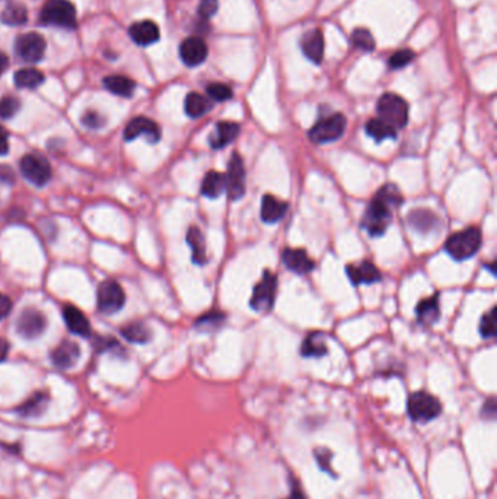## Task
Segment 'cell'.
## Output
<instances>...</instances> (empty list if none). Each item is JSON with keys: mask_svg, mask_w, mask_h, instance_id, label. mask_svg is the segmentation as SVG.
Masks as SVG:
<instances>
[{"mask_svg": "<svg viewBox=\"0 0 497 499\" xmlns=\"http://www.w3.org/2000/svg\"><path fill=\"white\" fill-rule=\"evenodd\" d=\"M17 53L28 63H36L44 57L45 40L36 32L23 34L17 40Z\"/></svg>", "mask_w": 497, "mask_h": 499, "instance_id": "12", "label": "cell"}, {"mask_svg": "<svg viewBox=\"0 0 497 499\" xmlns=\"http://www.w3.org/2000/svg\"><path fill=\"white\" fill-rule=\"evenodd\" d=\"M8 151H9V133L3 126H0V156L6 155Z\"/></svg>", "mask_w": 497, "mask_h": 499, "instance_id": "44", "label": "cell"}, {"mask_svg": "<svg viewBox=\"0 0 497 499\" xmlns=\"http://www.w3.org/2000/svg\"><path fill=\"white\" fill-rule=\"evenodd\" d=\"M366 133L370 136L375 142H382L385 139H394L396 136V130L391 128L388 123L382 121L381 119H372L366 123Z\"/></svg>", "mask_w": 497, "mask_h": 499, "instance_id": "30", "label": "cell"}, {"mask_svg": "<svg viewBox=\"0 0 497 499\" xmlns=\"http://www.w3.org/2000/svg\"><path fill=\"white\" fill-rule=\"evenodd\" d=\"M210 108H212V104H210L209 99L202 94L191 92L185 98V113L191 119L204 116Z\"/></svg>", "mask_w": 497, "mask_h": 499, "instance_id": "29", "label": "cell"}, {"mask_svg": "<svg viewBox=\"0 0 497 499\" xmlns=\"http://www.w3.org/2000/svg\"><path fill=\"white\" fill-rule=\"evenodd\" d=\"M223 321H225V314L219 313V311H212V313H207L206 316L198 318L195 323V327L202 330L218 329Z\"/></svg>", "mask_w": 497, "mask_h": 499, "instance_id": "37", "label": "cell"}, {"mask_svg": "<svg viewBox=\"0 0 497 499\" xmlns=\"http://www.w3.org/2000/svg\"><path fill=\"white\" fill-rule=\"evenodd\" d=\"M223 192H226L225 174L209 171L202 183V194L209 198H218Z\"/></svg>", "mask_w": 497, "mask_h": 499, "instance_id": "24", "label": "cell"}, {"mask_svg": "<svg viewBox=\"0 0 497 499\" xmlns=\"http://www.w3.org/2000/svg\"><path fill=\"white\" fill-rule=\"evenodd\" d=\"M10 309H12V301L6 295L0 294V320L5 318L10 313Z\"/></svg>", "mask_w": 497, "mask_h": 499, "instance_id": "45", "label": "cell"}, {"mask_svg": "<svg viewBox=\"0 0 497 499\" xmlns=\"http://www.w3.org/2000/svg\"><path fill=\"white\" fill-rule=\"evenodd\" d=\"M277 291V276L270 270L263 272V278L255 285L250 307L257 313H267L275 305V298Z\"/></svg>", "mask_w": 497, "mask_h": 499, "instance_id": "7", "label": "cell"}, {"mask_svg": "<svg viewBox=\"0 0 497 499\" xmlns=\"http://www.w3.org/2000/svg\"><path fill=\"white\" fill-rule=\"evenodd\" d=\"M187 243L191 247L193 252V263L195 265H206L207 263V254H206V241L203 232L197 227H191L187 232Z\"/></svg>", "mask_w": 497, "mask_h": 499, "instance_id": "25", "label": "cell"}, {"mask_svg": "<svg viewBox=\"0 0 497 499\" xmlns=\"http://www.w3.org/2000/svg\"><path fill=\"white\" fill-rule=\"evenodd\" d=\"M414 57H416V54L412 52V50H408V48L400 50V52L394 53L390 57L388 65H390L391 69H401V68L412 63V61L414 60Z\"/></svg>", "mask_w": 497, "mask_h": 499, "instance_id": "40", "label": "cell"}, {"mask_svg": "<svg viewBox=\"0 0 497 499\" xmlns=\"http://www.w3.org/2000/svg\"><path fill=\"white\" fill-rule=\"evenodd\" d=\"M21 108L19 99L15 96H5L0 99V119L8 120L14 117Z\"/></svg>", "mask_w": 497, "mask_h": 499, "instance_id": "38", "label": "cell"}, {"mask_svg": "<svg viewBox=\"0 0 497 499\" xmlns=\"http://www.w3.org/2000/svg\"><path fill=\"white\" fill-rule=\"evenodd\" d=\"M19 167L22 176L36 187L45 185L50 179H52V167H50L48 161L41 155H25L19 162Z\"/></svg>", "mask_w": 497, "mask_h": 499, "instance_id": "9", "label": "cell"}, {"mask_svg": "<svg viewBox=\"0 0 497 499\" xmlns=\"http://www.w3.org/2000/svg\"><path fill=\"white\" fill-rule=\"evenodd\" d=\"M218 8H219L218 0H202L200 6H198V15H200L203 19H209L216 14Z\"/></svg>", "mask_w": 497, "mask_h": 499, "instance_id": "41", "label": "cell"}, {"mask_svg": "<svg viewBox=\"0 0 497 499\" xmlns=\"http://www.w3.org/2000/svg\"><path fill=\"white\" fill-rule=\"evenodd\" d=\"M47 394L44 393H35L31 398H28L21 407H19V414L23 416H39L41 415L45 406H47Z\"/></svg>", "mask_w": 497, "mask_h": 499, "instance_id": "34", "label": "cell"}, {"mask_svg": "<svg viewBox=\"0 0 497 499\" xmlns=\"http://www.w3.org/2000/svg\"><path fill=\"white\" fill-rule=\"evenodd\" d=\"M129 34L133 41L139 45H151L159 40V28L152 21H140L133 23Z\"/></svg>", "mask_w": 497, "mask_h": 499, "instance_id": "21", "label": "cell"}, {"mask_svg": "<svg viewBox=\"0 0 497 499\" xmlns=\"http://www.w3.org/2000/svg\"><path fill=\"white\" fill-rule=\"evenodd\" d=\"M417 320L423 326H432L436 323L441 317V308H439V295H433L432 298L423 299L420 301L416 308Z\"/></svg>", "mask_w": 497, "mask_h": 499, "instance_id": "23", "label": "cell"}, {"mask_svg": "<svg viewBox=\"0 0 497 499\" xmlns=\"http://www.w3.org/2000/svg\"><path fill=\"white\" fill-rule=\"evenodd\" d=\"M8 354H9V343L6 339L0 338V363L6 359Z\"/></svg>", "mask_w": 497, "mask_h": 499, "instance_id": "46", "label": "cell"}, {"mask_svg": "<svg viewBox=\"0 0 497 499\" xmlns=\"http://www.w3.org/2000/svg\"><path fill=\"white\" fill-rule=\"evenodd\" d=\"M403 202V194L395 184H385L366 207L362 228L370 236H381L388 230L392 221V210Z\"/></svg>", "mask_w": 497, "mask_h": 499, "instance_id": "1", "label": "cell"}, {"mask_svg": "<svg viewBox=\"0 0 497 499\" xmlns=\"http://www.w3.org/2000/svg\"><path fill=\"white\" fill-rule=\"evenodd\" d=\"M407 410L410 418L414 422L425 423L436 419L441 415L442 405L434 396L426 391H416L408 397Z\"/></svg>", "mask_w": 497, "mask_h": 499, "instance_id": "4", "label": "cell"}, {"mask_svg": "<svg viewBox=\"0 0 497 499\" xmlns=\"http://www.w3.org/2000/svg\"><path fill=\"white\" fill-rule=\"evenodd\" d=\"M282 260L284 266L297 274H306L314 269V261L308 256L304 248H286Z\"/></svg>", "mask_w": 497, "mask_h": 499, "instance_id": "16", "label": "cell"}, {"mask_svg": "<svg viewBox=\"0 0 497 499\" xmlns=\"http://www.w3.org/2000/svg\"><path fill=\"white\" fill-rule=\"evenodd\" d=\"M207 54H209L207 44L202 39H198V37H189V39H185L181 43L180 47L181 60L190 68L202 65L207 59Z\"/></svg>", "mask_w": 497, "mask_h": 499, "instance_id": "14", "label": "cell"}, {"mask_svg": "<svg viewBox=\"0 0 497 499\" xmlns=\"http://www.w3.org/2000/svg\"><path fill=\"white\" fill-rule=\"evenodd\" d=\"M327 352L328 347L326 343V336L321 332L310 333L301 347V354L306 358H319L327 355Z\"/></svg>", "mask_w": 497, "mask_h": 499, "instance_id": "26", "label": "cell"}, {"mask_svg": "<svg viewBox=\"0 0 497 499\" xmlns=\"http://www.w3.org/2000/svg\"><path fill=\"white\" fill-rule=\"evenodd\" d=\"M81 358V347L74 342L60 343L52 354L53 364L60 369H69L74 367Z\"/></svg>", "mask_w": 497, "mask_h": 499, "instance_id": "19", "label": "cell"}, {"mask_svg": "<svg viewBox=\"0 0 497 499\" xmlns=\"http://www.w3.org/2000/svg\"><path fill=\"white\" fill-rule=\"evenodd\" d=\"M286 499H306V498H305V495L302 493L299 486H293V489H292L290 495H289L288 498H286Z\"/></svg>", "mask_w": 497, "mask_h": 499, "instance_id": "48", "label": "cell"}, {"mask_svg": "<svg viewBox=\"0 0 497 499\" xmlns=\"http://www.w3.org/2000/svg\"><path fill=\"white\" fill-rule=\"evenodd\" d=\"M139 136H145L149 143H156L160 139V128L147 117H134L124 129V139L130 142Z\"/></svg>", "mask_w": 497, "mask_h": 499, "instance_id": "13", "label": "cell"}, {"mask_svg": "<svg viewBox=\"0 0 497 499\" xmlns=\"http://www.w3.org/2000/svg\"><path fill=\"white\" fill-rule=\"evenodd\" d=\"M63 317L66 321L67 329L73 333L82 336V338H89L91 336V324L89 320L82 313L79 308L74 305H67L63 309Z\"/></svg>", "mask_w": 497, "mask_h": 499, "instance_id": "20", "label": "cell"}, {"mask_svg": "<svg viewBox=\"0 0 497 499\" xmlns=\"http://www.w3.org/2000/svg\"><path fill=\"white\" fill-rule=\"evenodd\" d=\"M347 126L346 117L340 113L331 114L330 117H326L319 120L315 126L308 132L309 139L314 143L324 145L340 139L343 136Z\"/></svg>", "mask_w": 497, "mask_h": 499, "instance_id": "6", "label": "cell"}, {"mask_svg": "<svg viewBox=\"0 0 497 499\" xmlns=\"http://www.w3.org/2000/svg\"><path fill=\"white\" fill-rule=\"evenodd\" d=\"M15 174L9 165H0V183L5 184H14Z\"/></svg>", "mask_w": 497, "mask_h": 499, "instance_id": "43", "label": "cell"}, {"mask_svg": "<svg viewBox=\"0 0 497 499\" xmlns=\"http://www.w3.org/2000/svg\"><path fill=\"white\" fill-rule=\"evenodd\" d=\"M105 88L114 95L129 98L133 95L136 90V83L127 77H121V74H113V77H108L104 79Z\"/></svg>", "mask_w": 497, "mask_h": 499, "instance_id": "28", "label": "cell"}, {"mask_svg": "<svg viewBox=\"0 0 497 499\" xmlns=\"http://www.w3.org/2000/svg\"><path fill=\"white\" fill-rule=\"evenodd\" d=\"M226 179V192L232 202L240 201L244 197L246 190V172L244 167V159L240 154L235 152L228 164V172L225 174Z\"/></svg>", "mask_w": 497, "mask_h": 499, "instance_id": "10", "label": "cell"}, {"mask_svg": "<svg viewBox=\"0 0 497 499\" xmlns=\"http://www.w3.org/2000/svg\"><path fill=\"white\" fill-rule=\"evenodd\" d=\"M487 411H490V418H494V414H496V405H494V398H490V400L484 405V409H483V414H487Z\"/></svg>", "mask_w": 497, "mask_h": 499, "instance_id": "47", "label": "cell"}, {"mask_svg": "<svg viewBox=\"0 0 497 499\" xmlns=\"http://www.w3.org/2000/svg\"><path fill=\"white\" fill-rule=\"evenodd\" d=\"M480 247L481 231L477 227H469L464 231L452 234L445 244L446 252L456 261H464L476 256Z\"/></svg>", "mask_w": 497, "mask_h": 499, "instance_id": "2", "label": "cell"}, {"mask_svg": "<svg viewBox=\"0 0 497 499\" xmlns=\"http://www.w3.org/2000/svg\"><path fill=\"white\" fill-rule=\"evenodd\" d=\"M44 82V74L32 68H27V69H21L15 73V83L18 88H25V90H34L39 88V86Z\"/></svg>", "mask_w": 497, "mask_h": 499, "instance_id": "31", "label": "cell"}, {"mask_svg": "<svg viewBox=\"0 0 497 499\" xmlns=\"http://www.w3.org/2000/svg\"><path fill=\"white\" fill-rule=\"evenodd\" d=\"M378 116L395 130L403 129L408 121V105L396 94H383L377 104Z\"/></svg>", "mask_w": 497, "mask_h": 499, "instance_id": "3", "label": "cell"}, {"mask_svg": "<svg viewBox=\"0 0 497 499\" xmlns=\"http://www.w3.org/2000/svg\"><path fill=\"white\" fill-rule=\"evenodd\" d=\"M480 334L484 339H493L496 336V307L483 316L480 321Z\"/></svg>", "mask_w": 497, "mask_h": 499, "instance_id": "36", "label": "cell"}, {"mask_svg": "<svg viewBox=\"0 0 497 499\" xmlns=\"http://www.w3.org/2000/svg\"><path fill=\"white\" fill-rule=\"evenodd\" d=\"M408 221H410V223H412L413 228H416L421 232L430 231L438 222L436 216H434L430 210H426V209H417V210L410 212Z\"/></svg>", "mask_w": 497, "mask_h": 499, "instance_id": "32", "label": "cell"}, {"mask_svg": "<svg viewBox=\"0 0 497 499\" xmlns=\"http://www.w3.org/2000/svg\"><path fill=\"white\" fill-rule=\"evenodd\" d=\"M126 304V292L123 286L113 281H104L98 288V308L104 314H114Z\"/></svg>", "mask_w": 497, "mask_h": 499, "instance_id": "8", "label": "cell"}, {"mask_svg": "<svg viewBox=\"0 0 497 499\" xmlns=\"http://www.w3.org/2000/svg\"><path fill=\"white\" fill-rule=\"evenodd\" d=\"M27 19H28V12L19 3L8 5L2 12V15H0V21L6 25H12V27H18V25L27 22Z\"/></svg>", "mask_w": 497, "mask_h": 499, "instance_id": "33", "label": "cell"}, {"mask_svg": "<svg viewBox=\"0 0 497 499\" xmlns=\"http://www.w3.org/2000/svg\"><path fill=\"white\" fill-rule=\"evenodd\" d=\"M346 272H347V276H349L350 282L356 286L362 285V283L370 285V283L379 282L382 279L381 272L378 270V267L369 260H363L360 265H349L346 267Z\"/></svg>", "mask_w": 497, "mask_h": 499, "instance_id": "15", "label": "cell"}, {"mask_svg": "<svg viewBox=\"0 0 497 499\" xmlns=\"http://www.w3.org/2000/svg\"><path fill=\"white\" fill-rule=\"evenodd\" d=\"M47 320L41 311L36 308L23 309L17 321V330L25 339H35L44 333Z\"/></svg>", "mask_w": 497, "mask_h": 499, "instance_id": "11", "label": "cell"}, {"mask_svg": "<svg viewBox=\"0 0 497 499\" xmlns=\"http://www.w3.org/2000/svg\"><path fill=\"white\" fill-rule=\"evenodd\" d=\"M289 205L279 201L275 196L266 194L261 198V219L266 223H276L282 221L288 212Z\"/></svg>", "mask_w": 497, "mask_h": 499, "instance_id": "22", "label": "cell"}, {"mask_svg": "<svg viewBox=\"0 0 497 499\" xmlns=\"http://www.w3.org/2000/svg\"><path fill=\"white\" fill-rule=\"evenodd\" d=\"M352 41L353 45L359 50H362V52H372V50L375 48L374 37H372V34L368 30L363 28H357L353 31Z\"/></svg>", "mask_w": 497, "mask_h": 499, "instance_id": "35", "label": "cell"}, {"mask_svg": "<svg viewBox=\"0 0 497 499\" xmlns=\"http://www.w3.org/2000/svg\"><path fill=\"white\" fill-rule=\"evenodd\" d=\"M301 47L304 54L315 65H319L324 59V35L319 30L308 31L302 37Z\"/></svg>", "mask_w": 497, "mask_h": 499, "instance_id": "18", "label": "cell"}, {"mask_svg": "<svg viewBox=\"0 0 497 499\" xmlns=\"http://www.w3.org/2000/svg\"><path fill=\"white\" fill-rule=\"evenodd\" d=\"M240 124L232 121H220L216 124L213 133L209 136V145L212 149H222L237 139L240 134Z\"/></svg>", "mask_w": 497, "mask_h": 499, "instance_id": "17", "label": "cell"}, {"mask_svg": "<svg viewBox=\"0 0 497 499\" xmlns=\"http://www.w3.org/2000/svg\"><path fill=\"white\" fill-rule=\"evenodd\" d=\"M121 334L126 340H129L131 343H138V345L147 343L152 339L151 329H149L142 321H134V323L126 324V326L121 329Z\"/></svg>", "mask_w": 497, "mask_h": 499, "instance_id": "27", "label": "cell"}, {"mask_svg": "<svg viewBox=\"0 0 497 499\" xmlns=\"http://www.w3.org/2000/svg\"><path fill=\"white\" fill-rule=\"evenodd\" d=\"M41 22L61 28L76 25V10L69 0H48L41 10Z\"/></svg>", "mask_w": 497, "mask_h": 499, "instance_id": "5", "label": "cell"}, {"mask_svg": "<svg viewBox=\"0 0 497 499\" xmlns=\"http://www.w3.org/2000/svg\"><path fill=\"white\" fill-rule=\"evenodd\" d=\"M8 66H9L8 56L5 53L0 52V74H2L8 69Z\"/></svg>", "mask_w": 497, "mask_h": 499, "instance_id": "49", "label": "cell"}, {"mask_svg": "<svg viewBox=\"0 0 497 499\" xmlns=\"http://www.w3.org/2000/svg\"><path fill=\"white\" fill-rule=\"evenodd\" d=\"M207 94L210 98L215 99V101H218V103L228 101V99H231L233 95L232 90L225 83H210L207 86Z\"/></svg>", "mask_w": 497, "mask_h": 499, "instance_id": "39", "label": "cell"}, {"mask_svg": "<svg viewBox=\"0 0 497 499\" xmlns=\"http://www.w3.org/2000/svg\"><path fill=\"white\" fill-rule=\"evenodd\" d=\"M82 123L89 129H99L104 126V119L95 113V111H88V113L82 117Z\"/></svg>", "mask_w": 497, "mask_h": 499, "instance_id": "42", "label": "cell"}]
</instances>
